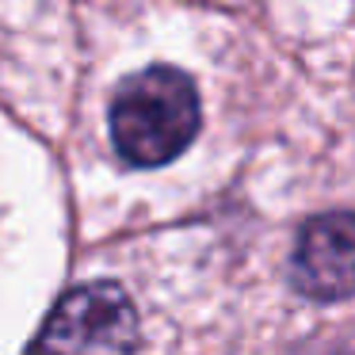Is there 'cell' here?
<instances>
[{
	"label": "cell",
	"mask_w": 355,
	"mask_h": 355,
	"mask_svg": "<svg viewBox=\"0 0 355 355\" xmlns=\"http://www.w3.org/2000/svg\"><path fill=\"white\" fill-rule=\"evenodd\" d=\"M138 313L123 286L88 283L69 291L46 317L27 355H134Z\"/></svg>",
	"instance_id": "2"
},
{
	"label": "cell",
	"mask_w": 355,
	"mask_h": 355,
	"mask_svg": "<svg viewBox=\"0 0 355 355\" xmlns=\"http://www.w3.org/2000/svg\"><path fill=\"white\" fill-rule=\"evenodd\" d=\"M291 283L313 302H340L355 294V214H317L302 225L294 245Z\"/></svg>",
	"instance_id": "3"
},
{
	"label": "cell",
	"mask_w": 355,
	"mask_h": 355,
	"mask_svg": "<svg viewBox=\"0 0 355 355\" xmlns=\"http://www.w3.org/2000/svg\"><path fill=\"white\" fill-rule=\"evenodd\" d=\"M199 134V92L180 69L157 65L119 88L111 103V138L138 168L168 164Z\"/></svg>",
	"instance_id": "1"
}]
</instances>
